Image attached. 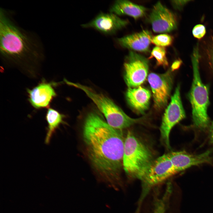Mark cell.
<instances>
[{
	"label": "cell",
	"instance_id": "cell-1",
	"mask_svg": "<svg viewBox=\"0 0 213 213\" xmlns=\"http://www.w3.org/2000/svg\"><path fill=\"white\" fill-rule=\"evenodd\" d=\"M121 130L111 127L95 112L87 115L83 128V141L91 162L113 188H117L123 166L125 139Z\"/></svg>",
	"mask_w": 213,
	"mask_h": 213
},
{
	"label": "cell",
	"instance_id": "cell-2",
	"mask_svg": "<svg viewBox=\"0 0 213 213\" xmlns=\"http://www.w3.org/2000/svg\"><path fill=\"white\" fill-rule=\"evenodd\" d=\"M14 12L0 9V55L4 62L14 65L32 67L45 57L43 45L35 33L18 24Z\"/></svg>",
	"mask_w": 213,
	"mask_h": 213
},
{
	"label": "cell",
	"instance_id": "cell-3",
	"mask_svg": "<svg viewBox=\"0 0 213 213\" xmlns=\"http://www.w3.org/2000/svg\"><path fill=\"white\" fill-rule=\"evenodd\" d=\"M154 160L148 148L128 131L125 139L122 163L127 175L141 180Z\"/></svg>",
	"mask_w": 213,
	"mask_h": 213
},
{
	"label": "cell",
	"instance_id": "cell-4",
	"mask_svg": "<svg viewBox=\"0 0 213 213\" xmlns=\"http://www.w3.org/2000/svg\"><path fill=\"white\" fill-rule=\"evenodd\" d=\"M64 80L67 85L83 91L103 114L107 123L114 128L122 130L136 124L142 123L145 119L144 117L137 119L131 118L108 97L88 86L65 79Z\"/></svg>",
	"mask_w": 213,
	"mask_h": 213
},
{
	"label": "cell",
	"instance_id": "cell-5",
	"mask_svg": "<svg viewBox=\"0 0 213 213\" xmlns=\"http://www.w3.org/2000/svg\"><path fill=\"white\" fill-rule=\"evenodd\" d=\"M194 59L193 64V80L188 97L191 105L194 125L200 129H204L209 124L207 113L209 104V88L202 82L198 61Z\"/></svg>",
	"mask_w": 213,
	"mask_h": 213
},
{
	"label": "cell",
	"instance_id": "cell-6",
	"mask_svg": "<svg viewBox=\"0 0 213 213\" xmlns=\"http://www.w3.org/2000/svg\"><path fill=\"white\" fill-rule=\"evenodd\" d=\"M177 173L168 154H164L154 160L141 180L142 192L140 201L152 187L161 183Z\"/></svg>",
	"mask_w": 213,
	"mask_h": 213
},
{
	"label": "cell",
	"instance_id": "cell-7",
	"mask_svg": "<svg viewBox=\"0 0 213 213\" xmlns=\"http://www.w3.org/2000/svg\"><path fill=\"white\" fill-rule=\"evenodd\" d=\"M149 66V61L146 57L130 51L124 64V80L128 88L139 86L144 82L147 76Z\"/></svg>",
	"mask_w": 213,
	"mask_h": 213
},
{
	"label": "cell",
	"instance_id": "cell-8",
	"mask_svg": "<svg viewBox=\"0 0 213 213\" xmlns=\"http://www.w3.org/2000/svg\"><path fill=\"white\" fill-rule=\"evenodd\" d=\"M185 117L180 97V86L178 85L165 110L160 128L161 138L168 148L170 147L169 135L172 128Z\"/></svg>",
	"mask_w": 213,
	"mask_h": 213
},
{
	"label": "cell",
	"instance_id": "cell-9",
	"mask_svg": "<svg viewBox=\"0 0 213 213\" xmlns=\"http://www.w3.org/2000/svg\"><path fill=\"white\" fill-rule=\"evenodd\" d=\"M172 70L163 74L151 73L148 81L151 87L154 106L157 109H162L167 105L172 89L173 78Z\"/></svg>",
	"mask_w": 213,
	"mask_h": 213
},
{
	"label": "cell",
	"instance_id": "cell-10",
	"mask_svg": "<svg viewBox=\"0 0 213 213\" xmlns=\"http://www.w3.org/2000/svg\"><path fill=\"white\" fill-rule=\"evenodd\" d=\"M128 23L127 20L113 13L101 12L87 23L82 24L84 28L94 29L106 35H112L125 27Z\"/></svg>",
	"mask_w": 213,
	"mask_h": 213
},
{
	"label": "cell",
	"instance_id": "cell-11",
	"mask_svg": "<svg viewBox=\"0 0 213 213\" xmlns=\"http://www.w3.org/2000/svg\"><path fill=\"white\" fill-rule=\"evenodd\" d=\"M149 21L155 33L170 32L177 27L175 14L159 1L154 6L149 16Z\"/></svg>",
	"mask_w": 213,
	"mask_h": 213
},
{
	"label": "cell",
	"instance_id": "cell-12",
	"mask_svg": "<svg viewBox=\"0 0 213 213\" xmlns=\"http://www.w3.org/2000/svg\"><path fill=\"white\" fill-rule=\"evenodd\" d=\"M211 152L208 150L200 154H194L182 151L172 152L168 154L174 168L178 172L192 166L211 164Z\"/></svg>",
	"mask_w": 213,
	"mask_h": 213
},
{
	"label": "cell",
	"instance_id": "cell-13",
	"mask_svg": "<svg viewBox=\"0 0 213 213\" xmlns=\"http://www.w3.org/2000/svg\"><path fill=\"white\" fill-rule=\"evenodd\" d=\"M53 83L43 81L33 89L27 90L28 100L36 109L47 108L57 94Z\"/></svg>",
	"mask_w": 213,
	"mask_h": 213
},
{
	"label": "cell",
	"instance_id": "cell-14",
	"mask_svg": "<svg viewBox=\"0 0 213 213\" xmlns=\"http://www.w3.org/2000/svg\"><path fill=\"white\" fill-rule=\"evenodd\" d=\"M153 37L150 31L144 30L138 33L117 38L116 41L123 48L146 52L149 51Z\"/></svg>",
	"mask_w": 213,
	"mask_h": 213
},
{
	"label": "cell",
	"instance_id": "cell-15",
	"mask_svg": "<svg viewBox=\"0 0 213 213\" xmlns=\"http://www.w3.org/2000/svg\"><path fill=\"white\" fill-rule=\"evenodd\" d=\"M126 97L132 108L143 114L148 108L151 93L148 89L141 86L135 88H128L126 93Z\"/></svg>",
	"mask_w": 213,
	"mask_h": 213
},
{
	"label": "cell",
	"instance_id": "cell-16",
	"mask_svg": "<svg viewBox=\"0 0 213 213\" xmlns=\"http://www.w3.org/2000/svg\"><path fill=\"white\" fill-rule=\"evenodd\" d=\"M146 9L145 7L126 0L115 1L109 9V12L118 16L128 15L136 19L143 16Z\"/></svg>",
	"mask_w": 213,
	"mask_h": 213
},
{
	"label": "cell",
	"instance_id": "cell-17",
	"mask_svg": "<svg viewBox=\"0 0 213 213\" xmlns=\"http://www.w3.org/2000/svg\"><path fill=\"white\" fill-rule=\"evenodd\" d=\"M64 116L57 110L52 108L48 109L46 119L48 123L45 143L49 144L53 135L59 125L63 122Z\"/></svg>",
	"mask_w": 213,
	"mask_h": 213
},
{
	"label": "cell",
	"instance_id": "cell-18",
	"mask_svg": "<svg viewBox=\"0 0 213 213\" xmlns=\"http://www.w3.org/2000/svg\"><path fill=\"white\" fill-rule=\"evenodd\" d=\"M166 50L164 47L156 46L153 48L149 59L154 57L156 60V65L166 67L168 65L166 56Z\"/></svg>",
	"mask_w": 213,
	"mask_h": 213
},
{
	"label": "cell",
	"instance_id": "cell-19",
	"mask_svg": "<svg viewBox=\"0 0 213 213\" xmlns=\"http://www.w3.org/2000/svg\"><path fill=\"white\" fill-rule=\"evenodd\" d=\"M172 36L166 34H159L153 36L151 43L157 46L164 47L170 45L173 41Z\"/></svg>",
	"mask_w": 213,
	"mask_h": 213
},
{
	"label": "cell",
	"instance_id": "cell-20",
	"mask_svg": "<svg viewBox=\"0 0 213 213\" xmlns=\"http://www.w3.org/2000/svg\"><path fill=\"white\" fill-rule=\"evenodd\" d=\"M206 33L205 26L201 24H198L195 26L192 30L194 37L198 39L202 38Z\"/></svg>",
	"mask_w": 213,
	"mask_h": 213
},
{
	"label": "cell",
	"instance_id": "cell-21",
	"mask_svg": "<svg viewBox=\"0 0 213 213\" xmlns=\"http://www.w3.org/2000/svg\"><path fill=\"white\" fill-rule=\"evenodd\" d=\"M181 63V61L180 60H176L175 61L172 65L171 70L172 71L178 68L180 66Z\"/></svg>",
	"mask_w": 213,
	"mask_h": 213
},
{
	"label": "cell",
	"instance_id": "cell-22",
	"mask_svg": "<svg viewBox=\"0 0 213 213\" xmlns=\"http://www.w3.org/2000/svg\"><path fill=\"white\" fill-rule=\"evenodd\" d=\"M209 133L211 141L213 143V122L212 123L210 127Z\"/></svg>",
	"mask_w": 213,
	"mask_h": 213
},
{
	"label": "cell",
	"instance_id": "cell-23",
	"mask_svg": "<svg viewBox=\"0 0 213 213\" xmlns=\"http://www.w3.org/2000/svg\"><path fill=\"white\" fill-rule=\"evenodd\" d=\"M211 60L212 64V66H213V51H212L211 56Z\"/></svg>",
	"mask_w": 213,
	"mask_h": 213
},
{
	"label": "cell",
	"instance_id": "cell-24",
	"mask_svg": "<svg viewBox=\"0 0 213 213\" xmlns=\"http://www.w3.org/2000/svg\"></svg>",
	"mask_w": 213,
	"mask_h": 213
}]
</instances>
